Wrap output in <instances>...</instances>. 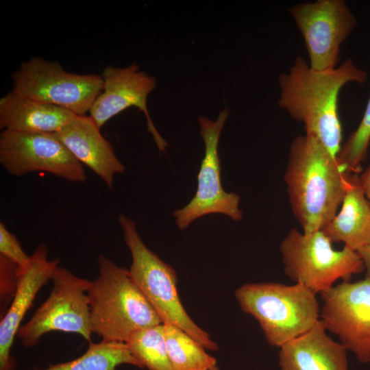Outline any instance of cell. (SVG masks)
Listing matches in <instances>:
<instances>
[{
	"label": "cell",
	"instance_id": "obj_1",
	"mask_svg": "<svg viewBox=\"0 0 370 370\" xmlns=\"http://www.w3.org/2000/svg\"><path fill=\"white\" fill-rule=\"evenodd\" d=\"M368 74L351 58L333 69H312L302 56L279 75L280 108L304 124L306 134L319 140L335 158L341 148L338 97L347 84H363Z\"/></svg>",
	"mask_w": 370,
	"mask_h": 370
},
{
	"label": "cell",
	"instance_id": "obj_2",
	"mask_svg": "<svg viewBox=\"0 0 370 370\" xmlns=\"http://www.w3.org/2000/svg\"><path fill=\"white\" fill-rule=\"evenodd\" d=\"M348 173L313 136L305 134L292 141L284 180L304 233L321 230L337 213Z\"/></svg>",
	"mask_w": 370,
	"mask_h": 370
},
{
	"label": "cell",
	"instance_id": "obj_3",
	"mask_svg": "<svg viewBox=\"0 0 370 370\" xmlns=\"http://www.w3.org/2000/svg\"><path fill=\"white\" fill-rule=\"evenodd\" d=\"M99 275L87 290L92 333L104 341L125 343L134 332L163 323L129 270L103 255Z\"/></svg>",
	"mask_w": 370,
	"mask_h": 370
},
{
	"label": "cell",
	"instance_id": "obj_4",
	"mask_svg": "<svg viewBox=\"0 0 370 370\" xmlns=\"http://www.w3.org/2000/svg\"><path fill=\"white\" fill-rule=\"evenodd\" d=\"M316 295L297 283H250L235 291L242 310L258 321L267 343L278 348L320 320Z\"/></svg>",
	"mask_w": 370,
	"mask_h": 370
},
{
	"label": "cell",
	"instance_id": "obj_5",
	"mask_svg": "<svg viewBox=\"0 0 370 370\" xmlns=\"http://www.w3.org/2000/svg\"><path fill=\"white\" fill-rule=\"evenodd\" d=\"M118 221L132 255L130 275L162 323L181 328L205 349L217 351V344L184 309L177 291L175 270L146 246L134 221L123 214L119 216Z\"/></svg>",
	"mask_w": 370,
	"mask_h": 370
},
{
	"label": "cell",
	"instance_id": "obj_6",
	"mask_svg": "<svg viewBox=\"0 0 370 370\" xmlns=\"http://www.w3.org/2000/svg\"><path fill=\"white\" fill-rule=\"evenodd\" d=\"M332 244L322 230L305 234L292 228L280 245L285 274L295 283L321 294L338 280L349 281L365 271L356 251L345 246L334 249Z\"/></svg>",
	"mask_w": 370,
	"mask_h": 370
},
{
	"label": "cell",
	"instance_id": "obj_7",
	"mask_svg": "<svg viewBox=\"0 0 370 370\" xmlns=\"http://www.w3.org/2000/svg\"><path fill=\"white\" fill-rule=\"evenodd\" d=\"M12 79L14 90L77 115L89 112L103 88L101 75L67 72L59 62L39 57L22 62Z\"/></svg>",
	"mask_w": 370,
	"mask_h": 370
},
{
	"label": "cell",
	"instance_id": "obj_8",
	"mask_svg": "<svg viewBox=\"0 0 370 370\" xmlns=\"http://www.w3.org/2000/svg\"><path fill=\"white\" fill-rule=\"evenodd\" d=\"M51 280L53 285L48 298L18 331L22 345L34 346L51 331L75 333L91 342L93 333L87 295L90 281L60 266Z\"/></svg>",
	"mask_w": 370,
	"mask_h": 370
},
{
	"label": "cell",
	"instance_id": "obj_9",
	"mask_svg": "<svg viewBox=\"0 0 370 370\" xmlns=\"http://www.w3.org/2000/svg\"><path fill=\"white\" fill-rule=\"evenodd\" d=\"M303 37L310 66L317 71L338 66L341 45L357 25L355 15L343 0H317L289 8Z\"/></svg>",
	"mask_w": 370,
	"mask_h": 370
},
{
	"label": "cell",
	"instance_id": "obj_10",
	"mask_svg": "<svg viewBox=\"0 0 370 370\" xmlns=\"http://www.w3.org/2000/svg\"><path fill=\"white\" fill-rule=\"evenodd\" d=\"M229 110H222L216 121L199 116L200 135L205 145V154L197 175V190L194 197L181 209L173 212L175 223L186 229L193 221L209 214L220 213L233 221H241L240 196L227 193L221 182V160L218 152L221 132L228 117Z\"/></svg>",
	"mask_w": 370,
	"mask_h": 370
},
{
	"label": "cell",
	"instance_id": "obj_11",
	"mask_svg": "<svg viewBox=\"0 0 370 370\" xmlns=\"http://www.w3.org/2000/svg\"><path fill=\"white\" fill-rule=\"evenodd\" d=\"M0 163L11 175L42 171L73 182H84V166L54 134L2 130Z\"/></svg>",
	"mask_w": 370,
	"mask_h": 370
},
{
	"label": "cell",
	"instance_id": "obj_12",
	"mask_svg": "<svg viewBox=\"0 0 370 370\" xmlns=\"http://www.w3.org/2000/svg\"><path fill=\"white\" fill-rule=\"evenodd\" d=\"M320 295V319L327 331L360 362H370V277L343 281Z\"/></svg>",
	"mask_w": 370,
	"mask_h": 370
},
{
	"label": "cell",
	"instance_id": "obj_13",
	"mask_svg": "<svg viewBox=\"0 0 370 370\" xmlns=\"http://www.w3.org/2000/svg\"><path fill=\"white\" fill-rule=\"evenodd\" d=\"M103 88L94 101L89 116L101 128L110 119L130 107H136L146 116L147 130L160 152L167 143L155 127L147 110V97L156 86V79L141 71L136 63L125 67L106 66L101 75Z\"/></svg>",
	"mask_w": 370,
	"mask_h": 370
},
{
	"label": "cell",
	"instance_id": "obj_14",
	"mask_svg": "<svg viewBox=\"0 0 370 370\" xmlns=\"http://www.w3.org/2000/svg\"><path fill=\"white\" fill-rule=\"evenodd\" d=\"M59 264V258L48 259L47 246L40 244L28 263L22 269L17 267L13 299L0 322V370H14L15 362L10 350L19 325L38 292L51 280Z\"/></svg>",
	"mask_w": 370,
	"mask_h": 370
},
{
	"label": "cell",
	"instance_id": "obj_15",
	"mask_svg": "<svg viewBox=\"0 0 370 370\" xmlns=\"http://www.w3.org/2000/svg\"><path fill=\"white\" fill-rule=\"evenodd\" d=\"M54 134L73 157L98 175L108 188L113 186L115 175L125 171L112 145L89 116L77 115Z\"/></svg>",
	"mask_w": 370,
	"mask_h": 370
},
{
	"label": "cell",
	"instance_id": "obj_16",
	"mask_svg": "<svg viewBox=\"0 0 370 370\" xmlns=\"http://www.w3.org/2000/svg\"><path fill=\"white\" fill-rule=\"evenodd\" d=\"M279 349L280 370H349L348 350L328 334L321 319Z\"/></svg>",
	"mask_w": 370,
	"mask_h": 370
},
{
	"label": "cell",
	"instance_id": "obj_17",
	"mask_svg": "<svg viewBox=\"0 0 370 370\" xmlns=\"http://www.w3.org/2000/svg\"><path fill=\"white\" fill-rule=\"evenodd\" d=\"M77 114L27 97L12 89L0 99V128L27 133L56 134Z\"/></svg>",
	"mask_w": 370,
	"mask_h": 370
},
{
	"label": "cell",
	"instance_id": "obj_18",
	"mask_svg": "<svg viewBox=\"0 0 370 370\" xmlns=\"http://www.w3.org/2000/svg\"><path fill=\"white\" fill-rule=\"evenodd\" d=\"M341 209L321 230L332 243L358 251L370 241V204L358 173H349Z\"/></svg>",
	"mask_w": 370,
	"mask_h": 370
},
{
	"label": "cell",
	"instance_id": "obj_19",
	"mask_svg": "<svg viewBox=\"0 0 370 370\" xmlns=\"http://www.w3.org/2000/svg\"><path fill=\"white\" fill-rule=\"evenodd\" d=\"M124 364L143 368L125 343L91 341L86 352L79 357L37 370H117V367Z\"/></svg>",
	"mask_w": 370,
	"mask_h": 370
},
{
	"label": "cell",
	"instance_id": "obj_20",
	"mask_svg": "<svg viewBox=\"0 0 370 370\" xmlns=\"http://www.w3.org/2000/svg\"><path fill=\"white\" fill-rule=\"evenodd\" d=\"M164 325L169 356L175 370H219L216 358L198 341L177 326Z\"/></svg>",
	"mask_w": 370,
	"mask_h": 370
},
{
	"label": "cell",
	"instance_id": "obj_21",
	"mask_svg": "<svg viewBox=\"0 0 370 370\" xmlns=\"http://www.w3.org/2000/svg\"><path fill=\"white\" fill-rule=\"evenodd\" d=\"M125 343L143 367L149 370H175L167 351L164 323L134 332Z\"/></svg>",
	"mask_w": 370,
	"mask_h": 370
},
{
	"label": "cell",
	"instance_id": "obj_22",
	"mask_svg": "<svg viewBox=\"0 0 370 370\" xmlns=\"http://www.w3.org/2000/svg\"><path fill=\"white\" fill-rule=\"evenodd\" d=\"M370 143V95L362 120L337 155L340 166L346 172L358 173Z\"/></svg>",
	"mask_w": 370,
	"mask_h": 370
},
{
	"label": "cell",
	"instance_id": "obj_23",
	"mask_svg": "<svg viewBox=\"0 0 370 370\" xmlns=\"http://www.w3.org/2000/svg\"><path fill=\"white\" fill-rule=\"evenodd\" d=\"M0 256L16 264L18 269L23 268L30 257L24 251L16 236L7 229L3 222H0Z\"/></svg>",
	"mask_w": 370,
	"mask_h": 370
},
{
	"label": "cell",
	"instance_id": "obj_24",
	"mask_svg": "<svg viewBox=\"0 0 370 370\" xmlns=\"http://www.w3.org/2000/svg\"><path fill=\"white\" fill-rule=\"evenodd\" d=\"M359 182L370 204V164L359 175Z\"/></svg>",
	"mask_w": 370,
	"mask_h": 370
},
{
	"label": "cell",
	"instance_id": "obj_25",
	"mask_svg": "<svg viewBox=\"0 0 370 370\" xmlns=\"http://www.w3.org/2000/svg\"><path fill=\"white\" fill-rule=\"evenodd\" d=\"M357 252L363 262L365 277H370V241Z\"/></svg>",
	"mask_w": 370,
	"mask_h": 370
}]
</instances>
